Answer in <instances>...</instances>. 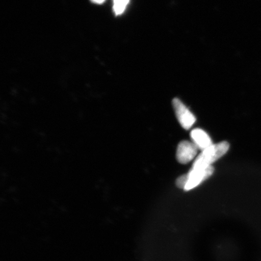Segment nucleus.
<instances>
[{
    "instance_id": "7",
    "label": "nucleus",
    "mask_w": 261,
    "mask_h": 261,
    "mask_svg": "<svg viewBox=\"0 0 261 261\" xmlns=\"http://www.w3.org/2000/svg\"><path fill=\"white\" fill-rule=\"evenodd\" d=\"M94 3H97V4H101V3H103L106 1V0H91Z\"/></svg>"
},
{
    "instance_id": "5",
    "label": "nucleus",
    "mask_w": 261,
    "mask_h": 261,
    "mask_svg": "<svg viewBox=\"0 0 261 261\" xmlns=\"http://www.w3.org/2000/svg\"><path fill=\"white\" fill-rule=\"evenodd\" d=\"M191 138L198 149L201 150L202 151L213 145L210 136L201 129L196 128L192 130Z\"/></svg>"
},
{
    "instance_id": "1",
    "label": "nucleus",
    "mask_w": 261,
    "mask_h": 261,
    "mask_svg": "<svg viewBox=\"0 0 261 261\" xmlns=\"http://www.w3.org/2000/svg\"><path fill=\"white\" fill-rule=\"evenodd\" d=\"M230 145L227 142H222L212 145L202 151L195 159L191 168H204L212 166L228 151Z\"/></svg>"
},
{
    "instance_id": "3",
    "label": "nucleus",
    "mask_w": 261,
    "mask_h": 261,
    "mask_svg": "<svg viewBox=\"0 0 261 261\" xmlns=\"http://www.w3.org/2000/svg\"><path fill=\"white\" fill-rule=\"evenodd\" d=\"M172 103L176 116L182 128L187 130L190 129L196 122L194 114L188 110L180 100L175 99L173 100Z\"/></svg>"
},
{
    "instance_id": "6",
    "label": "nucleus",
    "mask_w": 261,
    "mask_h": 261,
    "mask_svg": "<svg viewBox=\"0 0 261 261\" xmlns=\"http://www.w3.org/2000/svg\"><path fill=\"white\" fill-rule=\"evenodd\" d=\"M129 0H114V11L117 15L122 14Z\"/></svg>"
},
{
    "instance_id": "2",
    "label": "nucleus",
    "mask_w": 261,
    "mask_h": 261,
    "mask_svg": "<svg viewBox=\"0 0 261 261\" xmlns=\"http://www.w3.org/2000/svg\"><path fill=\"white\" fill-rule=\"evenodd\" d=\"M214 172V168L212 166L204 168H191L188 174H186L188 181L184 190L189 191L198 187L202 182L210 178Z\"/></svg>"
},
{
    "instance_id": "4",
    "label": "nucleus",
    "mask_w": 261,
    "mask_h": 261,
    "mask_svg": "<svg viewBox=\"0 0 261 261\" xmlns=\"http://www.w3.org/2000/svg\"><path fill=\"white\" fill-rule=\"evenodd\" d=\"M198 149L193 142L182 141L179 143L177 150V159L181 164H187L197 154Z\"/></svg>"
}]
</instances>
